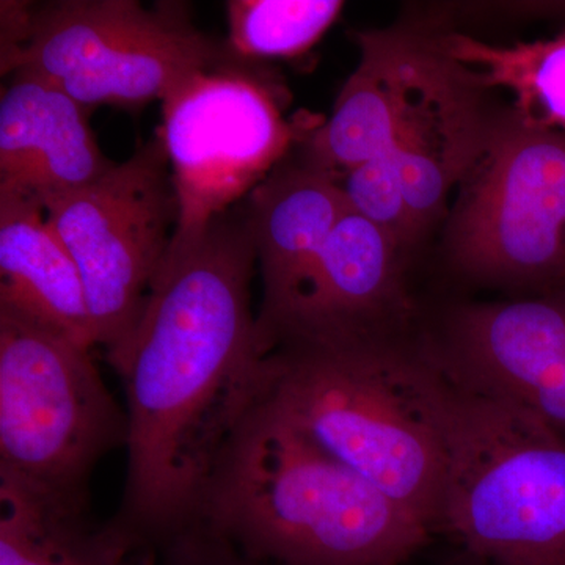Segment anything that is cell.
Masks as SVG:
<instances>
[{
	"label": "cell",
	"mask_w": 565,
	"mask_h": 565,
	"mask_svg": "<svg viewBox=\"0 0 565 565\" xmlns=\"http://www.w3.org/2000/svg\"><path fill=\"white\" fill-rule=\"evenodd\" d=\"M0 565H145V559L111 522L47 514L0 494Z\"/></svg>",
	"instance_id": "obj_18"
},
{
	"label": "cell",
	"mask_w": 565,
	"mask_h": 565,
	"mask_svg": "<svg viewBox=\"0 0 565 565\" xmlns=\"http://www.w3.org/2000/svg\"><path fill=\"white\" fill-rule=\"evenodd\" d=\"M561 288H565V280H564V282H563V286H561Z\"/></svg>",
	"instance_id": "obj_23"
},
{
	"label": "cell",
	"mask_w": 565,
	"mask_h": 565,
	"mask_svg": "<svg viewBox=\"0 0 565 565\" xmlns=\"http://www.w3.org/2000/svg\"><path fill=\"white\" fill-rule=\"evenodd\" d=\"M434 40L479 90L511 93L516 120L530 128L565 132V32L511 46L463 33H445Z\"/></svg>",
	"instance_id": "obj_17"
},
{
	"label": "cell",
	"mask_w": 565,
	"mask_h": 565,
	"mask_svg": "<svg viewBox=\"0 0 565 565\" xmlns=\"http://www.w3.org/2000/svg\"><path fill=\"white\" fill-rule=\"evenodd\" d=\"M256 263L245 206L174 237L139 322L106 352L129 423L125 490L110 522L140 552L195 522L226 441L258 401Z\"/></svg>",
	"instance_id": "obj_1"
},
{
	"label": "cell",
	"mask_w": 565,
	"mask_h": 565,
	"mask_svg": "<svg viewBox=\"0 0 565 565\" xmlns=\"http://www.w3.org/2000/svg\"><path fill=\"white\" fill-rule=\"evenodd\" d=\"M148 565H270L237 552L199 523L185 527L166 544L152 550Z\"/></svg>",
	"instance_id": "obj_21"
},
{
	"label": "cell",
	"mask_w": 565,
	"mask_h": 565,
	"mask_svg": "<svg viewBox=\"0 0 565 565\" xmlns=\"http://www.w3.org/2000/svg\"><path fill=\"white\" fill-rule=\"evenodd\" d=\"M478 90L434 39L423 40L412 102L385 152L418 239L444 212L452 185L465 180L486 150L493 126L487 128L479 114Z\"/></svg>",
	"instance_id": "obj_12"
},
{
	"label": "cell",
	"mask_w": 565,
	"mask_h": 565,
	"mask_svg": "<svg viewBox=\"0 0 565 565\" xmlns=\"http://www.w3.org/2000/svg\"><path fill=\"white\" fill-rule=\"evenodd\" d=\"M43 210L79 270L95 345L109 352L139 322L180 221L161 137Z\"/></svg>",
	"instance_id": "obj_8"
},
{
	"label": "cell",
	"mask_w": 565,
	"mask_h": 565,
	"mask_svg": "<svg viewBox=\"0 0 565 565\" xmlns=\"http://www.w3.org/2000/svg\"><path fill=\"white\" fill-rule=\"evenodd\" d=\"M0 311L95 348L79 270L43 206L0 192Z\"/></svg>",
	"instance_id": "obj_16"
},
{
	"label": "cell",
	"mask_w": 565,
	"mask_h": 565,
	"mask_svg": "<svg viewBox=\"0 0 565 565\" xmlns=\"http://www.w3.org/2000/svg\"><path fill=\"white\" fill-rule=\"evenodd\" d=\"M451 386L437 531L487 565H565V437L519 405Z\"/></svg>",
	"instance_id": "obj_5"
},
{
	"label": "cell",
	"mask_w": 565,
	"mask_h": 565,
	"mask_svg": "<svg viewBox=\"0 0 565 565\" xmlns=\"http://www.w3.org/2000/svg\"><path fill=\"white\" fill-rule=\"evenodd\" d=\"M422 343L449 384L526 408L565 437V288L455 305Z\"/></svg>",
	"instance_id": "obj_10"
},
{
	"label": "cell",
	"mask_w": 565,
	"mask_h": 565,
	"mask_svg": "<svg viewBox=\"0 0 565 565\" xmlns=\"http://www.w3.org/2000/svg\"><path fill=\"white\" fill-rule=\"evenodd\" d=\"M341 188L352 211L381 226L404 252L418 243L396 169L386 154L344 174Z\"/></svg>",
	"instance_id": "obj_20"
},
{
	"label": "cell",
	"mask_w": 565,
	"mask_h": 565,
	"mask_svg": "<svg viewBox=\"0 0 565 565\" xmlns=\"http://www.w3.org/2000/svg\"><path fill=\"white\" fill-rule=\"evenodd\" d=\"M128 437L90 348L0 311V494L90 515L92 476Z\"/></svg>",
	"instance_id": "obj_4"
},
{
	"label": "cell",
	"mask_w": 565,
	"mask_h": 565,
	"mask_svg": "<svg viewBox=\"0 0 565 565\" xmlns=\"http://www.w3.org/2000/svg\"><path fill=\"white\" fill-rule=\"evenodd\" d=\"M403 255L388 233L351 207L323 245L291 311L256 338L259 355L280 344L418 334Z\"/></svg>",
	"instance_id": "obj_11"
},
{
	"label": "cell",
	"mask_w": 565,
	"mask_h": 565,
	"mask_svg": "<svg viewBox=\"0 0 565 565\" xmlns=\"http://www.w3.org/2000/svg\"><path fill=\"white\" fill-rule=\"evenodd\" d=\"M360 62L329 120L300 143L316 166L343 178L392 150L414 93L423 36L403 31L356 33Z\"/></svg>",
	"instance_id": "obj_15"
},
{
	"label": "cell",
	"mask_w": 565,
	"mask_h": 565,
	"mask_svg": "<svg viewBox=\"0 0 565 565\" xmlns=\"http://www.w3.org/2000/svg\"><path fill=\"white\" fill-rule=\"evenodd\" d=\"M225 58V50L172 6L61 0L31 7L25 39L2 68L36 74L90 109L136 110L162 103Z\"/></svg>",
	"instance_id": "obj_6"
},
{
	"label": "cell",
	"mask_w": 565,
	"mask_h": 565,
	"mask_svg": "<svg viewBox=\"0 0 565 565\" xmlns=\"http://www.w3.org/2000/svg\"><path fill=\"white\" fill-rule=\"evenodd\" d=\"M321 122L286 120L273 88L233 66L178 85L162 102L158 134L180 203L174 237L199 233L250 195Z\"/></svg>",
	"instance_id": "obj_9"
},
{
	"label": "cell",
	"mask_w": 565,
	"mask_h": 565,
	"mask_svg": "<svg viewBox=\"0 0 565 565\" xmlns=\"http://www.w3.org/2000/svg\"><path fill=\"white\" fill-rule=\"evenodd\" d=\"M343 7L340 0H230L226 58L300 57L332 28Z\"/></svg>",
	"instance_id": "obj_19"
},
{
	"label": "cell",
	"mask_w": 565,
	"mask_h": 565,
	"mask_svg": "<svg viewBox=\"0 0 565 565\" xmlns=\"http://www.w3.org/2000/svg\"><path fill=\"white\" fill-rule=\"evenodd\" d=\"M90 107L29 71H17L0 102V192L33 202L85 188L115 166L90 128Z\"/></svg>",
	"instance_id": "obj_14"
},
{
	"label": "cell",
	"mask_w": 565,
	"mask_h": 565,
	"mask_svg": "<svg viewBox=\"0 0 565 565\" xmlns=\"http://www.w3.org/2000/svg\"><path fill=\"white\" fill-rule=\"evenodd\" d=\"M245 207L263 280L258 338L291 311L323 245L351 206L340 178L299 152L253 189Z\"/></svg>",
	"instance_id": "obj_13"
},
{
	"label": "cell",
	"mask_w": 565,
	"mask_h": 565,
	"mask_svg": "<svg viewBox=\"0 0 565 565\" xmlns=\"http://www.w3.org/2000/svg\"><path fill=\"white\" fill-rule=\"evenodd\" d=\"M193 523L270 565H405L433 535L263 399L226 441Z\"/></svg>",
	"instance_id": "obj_3"
},
{
	"label": "cell",
	"mask_w": 565,
	"mask_h": 565,
	"mask_svg": "<svg viewBox=\"0 0 565 565\" xmlns=\"http://www.w3.org/2000/svg\"><path fill=\"white\" fill-rule=\"evenodd\" d=\"M259 397L430 533L440 520L451 386L422 334L275 345Z\"/></svg>",
	"instance_id": "obj_2"
},
{
	"label": "cell",
	"mask_w": 565,
	"mask_h": 565,
	"mask_svg": "<svg viewBox=\"0 0 565 565\" xmlns=\"http://www.w3.org/2000/svg\"><path fill=\"white\" fill-rule=\"evenodd\" d=\"M449 223L457 269L482 285L552 291L565 280V132L493 126Z\"/></svg>",
	"instance_id": "obj_7"
},
{
	"label": "cell",
	"mask_w": 565,
	"mask_h": 565,
	"mask_svg": "<svg viewBox=\"0 0 565 565\" xmlns=\"http://www.w3.org/2000/svg\"><path fill=\"white\" fill-rule=\"evenodd\" d=\"M452 565H487V564L481 563V561L473 559V557L463 555V553H460V555L456 557L455 563H452Z\"/></svg>",
	"instance_id": "obj_22"
}]
</instances>
